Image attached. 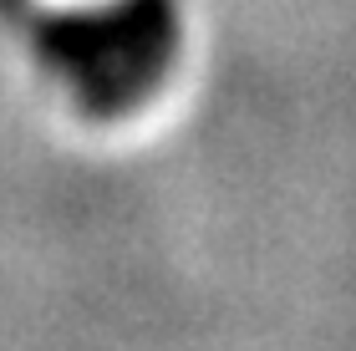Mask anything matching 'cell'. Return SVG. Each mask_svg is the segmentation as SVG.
<instances>
[{
	"instance_id": "1",
	"label": "cell",
	"mask_w": 356,
	"mask_h": 351,
	"mask_svg": "<svg viewBox=\"0 0 356 351\" xmlns=\"http://www.w3.org/2000/svg\"><path fill=\"white\" fill-rule=\"evenodd\" d=\"M178 46L168 0H72L51 51L92 107L138 102Z\"/></svg>"
}]
</instances>
